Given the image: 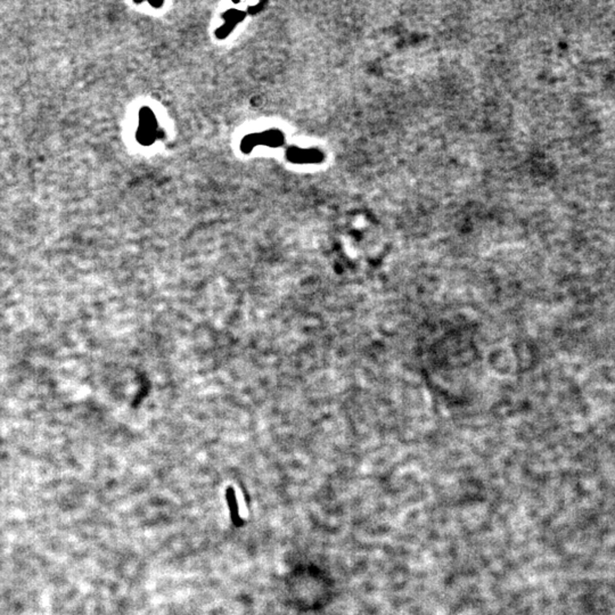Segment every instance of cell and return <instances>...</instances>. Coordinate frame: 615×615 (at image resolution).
Returning a JSON list of instances; mask_svg holds the SVG:
<instances>
[]
</instances>
